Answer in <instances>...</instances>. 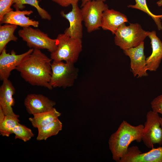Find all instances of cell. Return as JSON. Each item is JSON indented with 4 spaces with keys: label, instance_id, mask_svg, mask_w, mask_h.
<instances>
[{
    "label": "cell",
    "instance_id": "4fadbf2b",
    "mask_svg": "<svg viewBox=\"0 0 162 162\" xmlns=\"http://www.w3.org/2000/svg\"><path fill=\"white\" fill-rule=\"evenodd\" d=\"M56 104L55 101L41 94H28L24 101L27 111L33 115L50 110Z\"/></svg>",
    "mask_w": 162,
    "mask_h": 162
},
{
    "label": "cell",
    "instance_id": "6da1fadb",
    "mask_svg": "<svg viewBox=\"0 0 162 162\" xmlns=\"http://www.w3.org/2000/svg\"><path fill=\"white\" fill-rule=\"evenodd\" d=\"M52 59L40 50L34 49L29 57L16 69L26 82L34 86L52 89L50 82L52 75Z\"/></svg>",
    "mask_w": 162,
    "mask_h": 162
},
{
    "label": "cell",
    "instance_id": "cb8c5ba5",
    "mask_svg": "<svg viewBox=\"0 0 162 162\" xmlns=\"http://www.w3.org/2000/svg\"><path fill=\"white\" fill-rule=\"evenodd\" d=\"M12 133L15 134V139H19L24 142L28 141L34 136V134L30 129L20 123L14 128Z\"/></svg>",
    "mask_w": 162,
    "mask_h": 162
},
{
    "label": "cell",
    "instance_id": "484cf974",
    "mask_svg": "<svg viewBox=\"0 0 162 162\" xmlns=\"http://www.w3.org/2000/svg\"><path fill=\"white\" fill-rule=\"evenodd\" d=\"M151 105L153 111L162 115V94L154 98Z\"/></svg>",
    "mask_w": 162,
    "mask_h": 162
},
{
    "label": "cell",
    "instance_id": "52a82bcc",
    "mask_svg": "<svg viewBox=\"0 0 162 162\" xmlns=\"http://www.w3.org/2000/svg\"><path fill=\"white\" fill-rule=\"evenodd\" d=\"M104 2L92 0L86 2L80 9L83 21L87 31L91 33L101 27L104 12L108 8Z\"/></svg>",
    "mask_w": 162,
    "mask_h": 162
},
{
    "label": "cell",
    "instance_id": "7402d4cb",
    "mask_svg": "<svg viewBox=\"0 0 162 162\" xmlns=\"http://www.w3.org/2000/svg\"><path fill=\"white\" fill-rule=\"evenodd\" d=\"M38 0H14L13 7L16 10H22L25 7V4H29L35 8L40 16L43 19L50 20L51 19L50 15L39 4Z\"/></svg>",
    "mask_w": 162,
    "mask_h": 162
},
{
    "label": "cell",
    "instance_id": "5b68a950",
    "mask_svg": "<svg viewBox=\"0 0 162 162\" xmlns=\"http://www.w3.org/2000/svg\"><path fill=\"white\" fill-rule=\"evenodd\" d=\"M18 34L30 48L46 49L51 53L57 48L56 39H51L38 28L30 26L23 27L18 31Z\"/></svg>",
    "mask_w": 162,
    "mask_h": 162
},
{
    "label": "cell",
    "instance_id": "5bb4252c",
    "mask_svg": "<svg viewBox=\"0 0 162 162\" xmlns=\"http://www.w3.org/2000/svg\"><path fill=\"white\" fill-rule=\"evenodd\" d=\"M33 13L32 10H12L6 14L0 20L1 24H9L19 26L22 28L30 26L37 28L39 25L38 21L31 19L27 16Z\"/></svg>",
    "mask_w": 162,
    "mask_h": 162
},
{
    "label": "cell",
    "instance_id": "d4e9b609",
    "mask_svg": "<svg viewBox=\"0 0 162 162\" xmlns=\"http://www.w3.org/2000/svg\"><path fill=\"white\" fill-rule=\"evenodd\" d=\"M14 0H0V20L7 13L13 10L11 8Z\"/></svg>",
    "mask_w": 162,
    "mask_h": 162
},
{
    "label": "cell",
    "instance_id": "30bf717a",
    "mask_svg": "<svg viewBox=\"0 0 162 162\" xmlns=\"http://www.w3.org/2000/svg\"><path fill=\"white\" fill-rule=\"evenodd\" d=\"M144 48L143 41L136 47L123 50L125 55L130 58V70L134 76L137 78L148 75Z\"/></svg>",
    "mask_w": 162,
    "mask_h": 162
},
{
    "label": "cell",
    "instance_id": "7a4b0ae2",
    "mask_svg": "<svg viewBox=\"0 0 162 162\" xmlns=\"http://www.w3.org/2000/svg\"><path fill=\"white\" fill-rule=\"evenodd\" d=\"M143 128L142 124L134 126L125 121H122L109 140V148L114 160L119 162L131 142L136 141L139 142L142 141Z\"/></svg>",
    "mask_w": 162,
    "mask_h": 162
},
{
    "label": "cell",
    "instance_id": "4316f807",
    "mask_svg": "<svg viewBox=\"0 0 162 162\" xmlns=\"http://www.w3.org/2000/svg\"><path fill=\"white\" fill-rule=\"evenodd\" d=\"M62 7H67L74 4L78 3L80 0H51Z\"/></svg>",
    "mask_w": 162,
    "mask_h": 162
},
{
    "label": "cell",
    "instance_id": "ba28073f",
    "mask_svg": "<svg viewBox=\"0 0 162 162\" xmlns=\"http://www.w3.org/2000/svg\"><path fill=\"white\" fill-rule=\"evenodd\" d=\"M142 141L148 148L154 145H162V129L158 113L150 110L146 115V120L142 131Z\"/></svg>",
    "mask_w": 162,
    "mask_h": 162
},
{
    "label": "cell",
    "instance_id": "d6986e66",
    "mask_svg": "<svg viewBox=\"0 0 162 162\" xmlns=\"http://www.w3.org/2000/svg\"><path fill=\"white\" fill-rule=\"evenodd\" d=\"M19 116L5 115L0 108V134L3 136L9 137L13 134L14 128L19 123Z\"/></svg>",
    "mask_w": 162,
    "mask_h": 162
},
{
    "label": "cell",
    "instance_id": "603a6c76",
    "mask_svg": "<svg viewBox=\"0 0 162 162\" xmlns=\"http://www.w3.org/2000/svg\"><path fill=\"white\" fill-rule=\"evenodd\" d=\"M136 4L134 5H129L128 8L140 10L147 14L154 20L158 26L159 30L162 29V25L161 19H162V15H157L151 12L148 7L146 0H135Z\"/></svg>",
    "mask_w": 162,
    "mask_h": 162
},
{
    "label": "cell",
    "instance_id": "ffe728a7",
    "mask_svg": "<svg viewBox=\"0 0 162 162\" xmlns=\"http://www.w3.org/2000/svg\"><path fill=\"white\" fill-rule=\"evenodd\" d=\"M62 123L57 119L53 122L38 128L37 140H46L48 138L56 135L62 130Z\"/></svg>",
    "mask_w": 162,
    "mask_h": 162
},
{
    "label": "cell",
    "instance_id": "44dd1931",
    "mask_svg": "<svg viewBox=\"0 0 162 162\" xmlns=\"http://www.w3.org/2000/svg\"><path fill=\"white\" fill-rule=\"evenodd\" d=\"M17 26L14 25L5 24L0 26V53L10 41H16L17 37L14 34Z\"/></svg>",
    "mask_w": 162,
    "mask_h": 162
},
{
    "label": "cell",
    "instance_id": "3957f363",
    "mask_svg": "<svg viewBox=\"0 0 162 162\" xmlns=\"http://www.w3.org/2000/svg\"><path fill=\"white\" fill-rule=\"evenodd\" d=\"M56 39L57 48L51 53L50 58L53 61L76 62L82 50L81 39L71 38L64 33L58 34Z\"/></svg>",
    "mask_w": 162,
    "mask_h": 162
},
{
    "label": "cell",
    "instance_id": "2e32d148",
    "mask_svg": "<svg viewBox=\"0 0 162 162\" xmlns=\"http://www.w3.org/2000/svg\"><path fill=\"white\" fill-rule=\"evenodd\" d=\"M148 36L151 40L152 51L151 55L146 58L147 70L155 71L162 59V42L155 31L149 32Z\"/></svg>",
    "mask_w": 162,
    "mask_h": 162
},
{
    "label": "cell",
    "instance_id": "7c38bea8",
    "mask_svg": "<svg viewBox=\"0 0 162 162\" xmlns=\"http://www.w3.org/2000/svg\"><path fill=\"white\" fill-rule=\"evenodd\" d=\"M71 10L67 14L64 11H61L60 14L63 17L68 20L70 26L66 28L64 33L70 37L76 39H81L82 37V18L81 10L78 3L71 5Z\"/></svg>",
    "mask_w": 162,
    "mask_h": 162
},
{
    "label": "cell",
    "instance_id": "9a60e30c",
    "mask_svg": "<svg viewBox=\"0 0 162 162\" xmlns=\"http://www.w3.org/2000/svg\"><path fill=\"white\" fill-rule=\"evenodd\" d=\"M15 92L14 86L8 79L3 81L0 87V108L5 115H17L14 112L12 107L15 104L13 96Z\"/></svg>",
    "mask_w": 162,
    "mask_h": 162
},
{
    "label": "cell",
    "instance_id": "ac0fdd59",
    "mask_svg": "<svg viewBox=\"0 0 162 162\" xmlns=\"http://www.w3.org/2000/svg\"><path fill=\"white\" fill-rule=\"evenodd\" d=\"M61 113L53 107L49 110L34 114L29 120L34 128H38L45 125L58 118Z\"/></svg>",
    "mask_w": 162,
    "mask_h": 162
},
{
    "label": "cell",
    "instance_id": "9c48e42d",
    "mask_svg": "<svg viewBox=\"0 0 162 162\" xmlns=\"http://www.w3.org/2000/svg\"><path fill=\"white\" fill-rule=\"evenodd\" d=\"M34 49L30 48L22 54L17 55L13 50L10 53L7 52L5 48L0 53V79L2 81L8 79L11 71L27 59Z\"/></svg>",
    "mask_w": 162,
    "mask_h": 162
},
{
    "label": "cell",
    "instance_id": "8992f818",
    "mask_svg": "<svg viewBox=\"0 0 162 162\" xmlns=\"http://www.w3.org/2000/svg\"><path fill=\"white\" fill-rule=\"evenodd\" d=\"M52 75L50 84L53 88H65L72 86L77 76L74 64L53 61L51 64Z\"/></svg>",
    "mask_w": 162,
    "mask_h": 162
},
{
    "label": "cell",
    "instance_id": "277c9868",
    "mask_svg": "<svg viewBox=\"0 0 162 162\" xmlns=\"http://www.w3.org/2000/svg\"><path fill=\"white\" fill-rule=\"evenodd\" d=\"M149 32L144 30L138 23H130L126 26L124 23L115 34V43L123 50L135 47L144 41Z\"/></svg>",
    "mask_w": 162,
    "mask_h": 162
},
{
    "label": "cell",
    "instance_id": "83f0119b",
    "mask_svg": "<svg viewBox=\"0 0 162 162\" xmlns=\"http://www.w3.org/2000/svg\"><path fill=\"white\" fill-rule=\"evenodd\" d=\"M91 0H81L82 4L81 5V7H82L87 2H88V1H91ZM97 0L102 1L104 2H105L106 1V0Z\"/></svg>",
    "mask_w": 162,
    "mask_h": 162
},
{
    "label": "cell",
    "instance_id": "8fae6325",
    "mask_svg": "<svg viewBox=\"0 0 162 162\" xmlns=\"http://www.w3.org/2000/svg\"><path fill=\"white\" fill-rule=\"evenodd\" d=\"M119 162H162V147L143 153L137 146L129 147Z\"/></svg>",
    "mask_w": 162,
    "mask_h": 162
},
{
    "label": "cell",
    "instance_id": "f546056e",
    "mask_svg": "<svg viewBox=\"0 0 162 162\" xmlns=\"http://www.w3.org/2000/svg\"><path fill=\"white\" fill-rule=\"evenodd\" d=\"M160 122L161 126L162 129V118L160 117Z\"/></svg>",
    "mask_w": 162,
    "mask_h": 162
},
{
    "label": "cell",
    "instance_id": "f1b7e54d",
    "mask_svg": "<svg viewBox=\"0 0 162 162\" xmlns=\"http://www.w3.org/2000/svg\"><path fill=\"white\" fill-rule=\"evenodd\" d=\"M157 4L159 5H161V4H162V0H161V1H160L159 2H158L157 3Z\"/></svg>",
    "mask_w": 162,
    "mask_h": 162
},
{
    "label": "cell",
    "instance_id": "e0dca14e",
    "mask_svg": "<svg viewBox=\"0 0 162 162\" xmlns=\"http://www.w3.org/2000/svg\"><path fill=\"white\" fill-rule=\"evenodd\" d=\"M127 16L124 14L113 9L109 8L103 12L101 27L104 30H109L115 34L119 27L128 22Z\"/></svg>",
    "mask_w": 162,
    "mask_h": 162
}]
</instances>
